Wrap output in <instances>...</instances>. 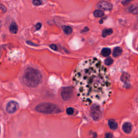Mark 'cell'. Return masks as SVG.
<instances>
[{"label":"cell","instance_id":"1","mask_svg":"<svg viewBox=\"0 0 138 138\" xmlns=\"http://www.w3.org/2000/svg\"><path fill=\"white\" fill-rule=\"evenodd\" d=\"M77 95L87 105L104 103L111 93V84L106 68L97 58L79 63L73 78Z\"/></svg>","mask_w":138,"mask_h":138},{"label":"cell","instance_id":"2","mask_svg":"<svg viewBox=\"0 0 138 138\" xmlns=\"http://www.w3.org/2000/svg\"><path fill=\"white\" fill-rule=\"evenodd\" d=\"M23 81L27 86L35 87L38 86L42 81V76L36 69L28 68L25 71Z\"/></svg>","mask_w":138,"mask_h":138},{"label":"cell","instance_id":"3","mask_svg":"<svg viewBox=\"0 0 138 138\" xmlns=\"http://www.w3.org/2000/svg\"><path fill=\"white\" fill-rule=\"evenodd\" d=\"M37 111L40 113L45 114L58 113L61 112V110L56 105L50 103H42L36 107Z\"/></svg>","mask_w":138,"mask_h":138},{"label":"cell","instance_id":"4","mask_svg":"<svg viewBox=\"0 0 138 138\" xmlns=\"http://www.w3.org/2000/svg\"><path fill=\"white\" fill-rule=\"evenodd\" d=\"M73 88L72 87H67L63 89L61 95L63 100L67 101L70 100L73 95Z\"/></svg>","mask_w":138,"mask_h":138},{"label":"cell","instance_id":"5","mask_svg":"<svg viewBox=\"0 0 138 138\" xmlns=\"http://www.w3.org/2000/svg\"><path fill=\"white\" fill-rule=\"evenodd\" d=\"M90 114L95 120H98L100 119L101 113L99 107L97 105H94L90 110Z\"/></svg>","mask_w":138,"mask_h":138},{"label":"cell","instance_id":"6","mask_svg":"<svg viewBox=\"0 0 138 138\" xmlns=\"http://www.w3.org/2000/svg\"><path fill=\"white\" fill-rule=\"evenodd\" d=\"M19 108L18 104L16 101H11L6 106V111L9 113H14L17 111Z\"/></svg>","mask_w":138,"mask_h":138},{"label":"cell","instance_id":"7","mask_svg":"<svg viewBox=\"0 0 138 138\" xmlns=\"http://www.w3.org/2000/svg\"><path fill=\"white\" fill-rule=\"evenodd\" d=\"M97 6L99 9L105 10H111L112 9V5L111 3L106 1H101L98 3Z\"/></svg>","mask_w":138,"mask_h":138},{"label":"cell","instance_id":"8","mask_svg":"<svg viewBox=\"0 0 138 138\" xmlns=\"http://www.w3.org/2000/svg\"><path fill=\"white\" fill-rule=\"evenodd\" d=\"M123 130L125 133L128 134L132 131V125L129 123H125L123 126Z\"/></svg>","mask_w":138,"mask_h":138},{"label":"cell","instance_id":"9","mask_svg":"<svg viewBox=\"0 0 138 138\" xmlns=\"http://www.w3.org/2000/svg\"><path fill=\"white\" fill-rule=\"evenodd\" d=\"M9 30H10V32L12 33V34H15L18 31L17 25L16 24V23L14 22H12V24H10Z\"/></svg>","mask_w":138,"mask_h":138},{"label":"cell","instance_id":"10","mask_svg":"<svg viewBox=\"0 0 138 138\" xmlns=\"http://www.w3.org/2000/svg\"><path fill=\"white\" fill-rule=\"evenodd\" d=\"M109 126L112 130H115L118 128V124L114 120H110L109 121Z\"/></svg>","mask_w":138,"mask_h":138},{"label":"cell","instance_id":"11","mask_svg":"<svg viewBox=\"0 0 138 138\" xmlns=\"http://www.w3.org/2000/svg\"><path fill=\"white\" fill-rule=\"evenodd\" d=\"M123 50L120 47H116L113 51V55L114 57H117L120 56L122 53Z\"/></svg>","mask_w":138,"mask_h":138},{"label":"cell","instance_id":"12","mask_svg":"<svg viewBox=\"0 0 138 138\" xmlns=\"http://www.w3.org/2000/svg\"><path fill=\"white\" fill-rule=\"evenodd\" d=\"M111 53V51L109 48H104L101 50V55L104 57H107L110 56Z\"/></svg>","mask_w":138,"mask_h":138},{"label":"cell","instance_id":"13","mask_svg":"<svg viewBox=\"0 0 138 138\" xmlns=\"http://www.w3.org/2000/svg\"><path fill=\"white\" fill-rule=\"evenodd\" d=\"M63 31L67 35H70L72 32V28L70 26H63Z\"/></svg>","mask_w":138,"mask_h":138},{"label":"cell","instance_id":"14","mask_svg":"<svg viewBox=\"0 0 138 138\" xmlns=\"http://www.w3.org/2000/svg\"><path fill=\"white\" fill-rule=\"evenodd\" d=\"M112 32H113V30L112 29H104L103 31L102 36H103V37H105L107 36L112 34Z\"/></svg>","mask_w":138,"mask_h":138},{"label":"cell","instance_id":"15","mask_svg":"<svg viewBox=\"0 0 138 138\" xmlns=\"http://www.w3.org/2000/svg\"><path fill=\"white\" fill-rule=\"evenodd\" d=\"M104 15V12L101 10H96L94 12V16L96 17H101V16H103Z\"/></svg>","mask_w":138,"mask_h":138},{"label":"cell","instance_id":"16","mask_svg":"<svg viewBox=\"0 0 138 138\" xmlns=\"http://www.w3.org/2000/svg\"><path fill=\"white\" fill-rule=\"evenodd\" d=\"M113 63V59L110 57L106 59L105 60V64L107 65H111Z\"/></svg>","mask_w":138,"mask_h":138},{"label":"cell","instance_id":"17","mask_svg":"<svg viewBox=\"0 0 138 138\" xmlns=\"http://www.w3.org/2000/svg\"><path fill=\"white\" fill-rule=\"evenodd\" d=\"M129 78V75L128 74H124L121 77V81H123V82H126L127 79H128Z\"/></svg>","mask_w":138,"mask_h":138},{"label":"cell","instance_id":"18","mask_svg":"<svg viewBox=\"0 0 138 138\" xmlns=\"http://www.w3.org/2000/svg\"><path fill=\"white\" fill-rule=\"evenodd\" d=\"M73 112H74V110L72 107H69V108H68L67 110V113L69 115L73 114Z\"/></svg>","mask_w":138,"mask_h":138},{"label":"cell","instance_id":"19","mask_svg":"<svg viewBox=\"0 0 138 138\" xmlns=\"http://www.w3.org/2000/svg\"><path fill=\"white\" fill-rule=\"evenodd\" d=\"M43 2L42 1H40V0H34L32 1V3L35 5H40L42 4Z\"/></svg>","mask_w":138,"mask_h":138},{"label":"cell","instance_id":"20","mask_svg":"<svg viewBox=\"0 0 138 138\" xmlns=\"http://www.w3.org/2000/svg\"><path fill=\"white\" fill-rule=\"evenodd\" d=\"M0 10H1L3 13H5V12H6V11H7V8L5 7L4 5L0 4Z\"/></svg>","mask_w":138,"mask_h":138},{"label":"cell","instance_id":"21","mask_svg":"<svg viewBox=\"0 0 138 138\" xmlns=\"http://www.w3.org/2000/svg\"><path fill=\"white\" fill-rule=\"evenodd\" d=\"M113 135L111 133H107L105 134V138H112Z\"/></svg>","mask_w":138,"mask_h":138},{"label":"cell","instance_id":"22","mask_svg":"<svg viewBox=\"0 0 138 138\" xmlns=\"http://www.w3.org/2000/svg\"><path fill=\"white\" fill-rule=\"evenodd\" d=\"M50 47L51 49L54 50H57V47L55 44H52L50 46Z\"/></svg>","mask_w":138,"mask_h":138},{"label":"cell","instance_id":"23","mask_svg":"<svg viewBox=\"0 0 138 138\" xmlns=\"http://www.w3.org/2000/svg\"><path fill=\"white\" fill-rule=\"evenodd\" d=\"M41 27H42V24H41V23H38L37 25H36V29L37 30H39Z\"/></svg>","mask_w":138,"mask_h":138},{"label":"cell","instance_id":"24","mask_svg":"<svg viewBox=\"0 0 138 138\" xmlns=\"http://www.w3.org/2000/svg\"><path fill=\"white\" fill-rule=\"evenodd\" d=\"M2 54V48H1V45H0V58H1V57Z\"/></svg>","mask_w":138,"mask_h":138},{"label":"cell","instance_id":"25","mask_svg":"<svg viewBox=\"0 0 138 138\" xmlns=\"http://www.w3.org/2000/svg\"><path fill=\"white\" fill-rule=\"evenodd\" d=\"M1 26H2V23H1V21H0V28H1Z\"/></svg>","mask_w":138,"mask_h":138}]
</instances>
